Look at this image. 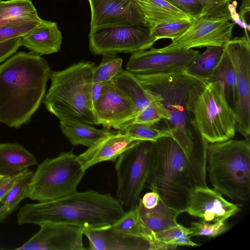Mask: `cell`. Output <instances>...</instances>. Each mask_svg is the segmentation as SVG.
Here are the masks:
<instances>
[{
  "instance_id": "6da1fadb",
  "label": "cell",
  "mask_w": 250,
  "mask_h": 250,
  "mask_svg": "<svg viewBox=\"0 0 250 250\" xmlns=\"http://www.w3.org/2000/svg\"><path fill=\"white\" fill-rule=\"evenodd\" d=\"M51 71L32 52L15 53L0 64V123L20 128L29 122L45 94Z\"/></svg>"
},
{
  "instance_id": "7a4b0ae2",
  "label": "cell",
  "mask_w": 250,
  "mask_h": 250,
  "mask_svg": "<svg viewBox=\"0 0 250 250\" xmlns=\"http://www.w3.org/2000/svg\"><path fill=\"white\" fill-rule=\"evenodd\" d=\"M148 92L159 95L169 119L160 127L168 130L193 167L199 178L207 180L208 143L195 130L188 109L191 89L201 81L183 71L153 75H135Z\"/></svg>"
},
{
  "instance_id": "3957f363",
  "label": "cell",
  "mask_w": 250,
  "mask_h": 250,
  "mask_svg": "<svg viewBox=\"0 0 250 250\" xmlns=\"http://www.w3.org/2000/svg\"><path fill=\"white\" fill-rule=\"evenodd\" d=\"M125 212L122 203L110 194L88 190L54 200L26 204L20 208L17 218L20 225L50 221L96 228L113 225Z\"/></svg>"
},
{
  "instance_id": "277c9868",
  "label": "cell",
  "mask_w": 250,
  "mask_h": 250,
  "mask_svg": "<svg viewBox=\"0 0 250 250\" xmlns=\"http://www.w3.org/2000/svg\"><path fill=\"white\" fill-rule=\"evenodd\" d=\"M155 143V156L147 188L156 192L169 207L185 212L192 190L205 186L172 137H162Z\"/></svg>"
},
{
  "instance_id": "5b68a950",
  "label": "cell",
  "mask_w": 250,
  "mask_h": 250,
  "mask_svg": "<svg viewBox=\"0 0 250 250\" xmlns=\"http://www.w3.org/2000/svg\"><path fill=\"white\" fill-rule=\"evenodd\" d=\"M95 63L81 61L51 71V85L43 99L47 110L61 120L97 125L91 98Z\"/></svg>"
},
{
  "instance_id": "8992f818",
  "label": "cell",
  "mask_w": 250,
  "mask_h": 250,
  "mask_svg": "<svg viewBox=\"0 0 250 250\" xmlns=\"http://www.w3.org/2000/svg\"><path fill=\"white\" fill-rule=\"evenodd\" d=\"M206 171L213 188L237 202L250 197V139L208 143Z\"/></svg>"
},
{
  "instance_id": "52a82bcc",
  "label": "cell",
  "mask_w": 250,
  "mask_h": 250,
  "mask_svg": "<svg viewBox=\"0 0 250 250\" xmlns=\"http://www.w3.org/2000/svg\"><path fill=\"white\" fill-rule=\"evenodd\" d=\"M188 109L194 128L208 143L235 136L236 116L227 100L222 82L195 84L189 92Z\"/></svg>"
},
{
  "instance_id": "ba28073f",
  "label": "cell",
  "mask_w": 250,
  "mask_h": 250,
  "mask_svg": "<svg viewBox=\"0 0 250 250\" xmlns=\"http://www.w3.org/2000/svg\"><path fill=\"white\" fill-rule=\"evenodd\" d=\"M85 171L72 150L46 158L31 177L27 198L38 202L58 199L72 193Z\"/></svg>"
},
{
  "instance_id": "9c48e42d",
  "label": "cell",
  "mask_w": 250,
  "mask_h": 250,
  "mask_svg": "<svg viewBox=\"0 0 250 250\" xmlns=\"http://www.w3.org/2000/svg\"><path fill=\"white\" fill-rule=\"evenodd\" d=\"M156 153L155 142L140 141L122 153L115 161L117 199L129 208L138 205L147 188Z\"/></svg>"
},
{
  "instance_id": "30bf717a",
  "label": "cell",
  "mask_w": 250,
  "mask_h": 250,
  "mask_svg": "<svg viewBox=\"0 0 250 250\" xmlns=\"http://www.w3.org/2000/svg\"><path fill=\"white\" fill-rule=\"evenodd\" d=\"M89 48L95 55L133 53L150 48L156 41L145 24L115 26L91 30Z\"/></svg>"
},
{
  "instance_id": "8fae6325",
  "label": "cell",
  "mask_w": 250,
  "mask_h": 250,
  "mask_svg": "<svg viewBox=\"0 0 250 250\" xmlns=\"http://www.w3.org/2000/svg\"><path fill=\"white\" fill-rule=\"evenodd\" d=\"M223 47L234 67L237 78L238 104L235 112L238 131L245 138L250 134V41L244 35L226 42Z\"/></svg>"
},
{
  "instance_id": "7c38bea8",
  "label": "cell",
  "mask_w": 250,
  "mask_h": 250,
  "mask_svg": "<svg viewBox=\"0 0 250 250\" xmlns=\"http://www.w3.org/2000/svg\"><path fill=\"white\" fill-rule=\"evenodd\" d=\"M235 25L228 19L201 17L192 19L187 30L168 45L157 48L160 52L185 51L195 47L223 46L232 37Z\"/></svg>"
},
{
  "instance_id": "4fadbf2b",
  "label": "cell",
  "mask_w": 250,
  "mask_h": 250,
  "mask_svg": "<svg viewBox=\"0 0 250 250\" xmlns=\"http://www.w3.org/2000/svg\"><path fill=\"white\" fill-rule=\"evenodd\" d=\"M199 54V51L192 49L164 52L151 47L148 50L132 53L125 68L127 71L136 75L182 72L195 60Z\"/></svg>"
},
{
  "instance_id": "5bb4252c",
  "label": "cell",
  "mask_w": 250,
  "mask_h": 250,
  "mask_svg": "<svg viewBox=\"0 0 250 250\" xmlns=\"http://www.w3.org/2000/svg\"><path fill=\"white\" fill-rule=\"evenodd\" d=\"M39 230L17 250H84V228L76 225L46 221Z\"/></svg>"
},
{
  "instance_id": "9a60e30c",
  "label": "cell",
  "mask_w": 250,
  "mask_h": 250,
  "mask_svg": "<svg viewBox=\"0 0 250 250\" xmlns=\"http://www.w3.org/2000/svg\"><path fill=\"white\" fill-rule=\"evenodd\" d=\"M90 31L97 29L145 24L137 0H88Z\"/></svg>"
},
{
  "instance_id": "2e32d148",
  "label": "cell",
  "mask_w": 250,
  "mask_h": 250,
  "mask_svg": "<svg viewBox=\"0 0 250 250\" xmlns=\"http://www.w3.org/2000/svg\"><path fill=\"white\" fill-rule=\"evenodd\" d=\"M94 110L97 125L119 131L131 123L136 115L132 104L112 81L104 83L101 96L94 104Z\"/></svg>"
},
{
  "instance_id": "e0dca14e",
  "label": "cell",
  "mask_w": 250,
  "mask_h": 250,
  "mask_svg": "<svg viewBox=\"0 0 250 250\" xmlns=\"http://www.w3.org/2000/svg\"><path fill=\"white\" fill-rule=\"evenodd\" d=\"M239 210V205L227 201L220 193L207 186L193 188L185 212L200 220L218 222L227 221Z\"/></svg>"
},
{
  "instance_id": "ac0fdd59",
  "label": "cell",
  "mask_w": 250,
  "mask_h": 250,
  "mask_svg": "<svg viewBox=\"0 0 250 250\" xmlns=\"http://www.w3.org/2000/svg\"><path fill=\"white\" fill-rule=\"evenodd\" d=\"M83 235L91 250H153L145 238L127 234L112 225L96 228H84Z\"/></svg>"
},
{
  "instance_id": "d6986e66",
  "label": "cell",
  "mask_w": 250,
  "mask_h": 250,
  "mask_svg": "<svg viewBox=\"0 0 250 250\" xmlns=\"http://www.w3.org/2000/svg\"><path fill=\"white\" fill-rule=\"evenodd\" d=\"M139 141L119 131L114 132L77 156V159L86 170L101 162H115L122 153Z\"/></svg>"
},
{
  "instance_id": "ffe728a7",
  "label": "cell",
  "mask_w": 250,
  "mask_h": 250,
  "mask_svg": "<svg viewBox=\"0 0 250 250\" xmlns=\"http://www.w3.org/2000/svg\"><path fill=\"white\" fill-rule=\"evenodd\" d=\"M138 223L142 236L149 241L154 250H161L153 242L154 235L178 224L177 219L181 213L169 207L161 198L154 208H145L139 200Z\"/></svg>"
},
{
  "instance_id": "44dd1931",
  "label": "cell",
  "mask_w": 250,
  "mask_h": 250,
  "mask_svg": "<svg viewBox=\"0 0 250 250\" xmlns=\"http://www.w3.org/2000/svg\"><path fill=\"white\" fill-rule=\"evenodd\" d=\"M62 35L56 22L41 20L40 23L21 37V46L40 55L61 49Z\"/></svg>"
},
{
  "instance_id": "7402d4cb",
  "label": "cell",
  "mask_w": 250,
  "mask_h": 250,
  "mask_svg": "<svg viewBox=\"0 0 250 250\" xmlns=\"http://www.w3.org/2000/svg\"><path fill=\"white\" fill-rule=\"evenodd\" d=\"M112 81L118 90L132 104L136 114L161 99L159 95L147 91L136 76L127 70L122 69Z\"/></svg>"
},
{
  "instance_id": "603a6c76",
  "label": "cell",
  "mask_w": 250,
  "mask_h": 250,
  "mask_svg": "<svg viewBox=\"0 0 250 250\" xmlns=\"http://www.w3.org/2000/svg\"><path fill=\"white\" fill-rule=\"evenodd\" d=\"M38 165L35 156L15 143L0 144V175L8 177Z\"/></svg>"
},
{
  "instance_id": "cb8c5ba5",
  "label": "cell",
  "mask_w": 250,
  "mask_h": 250,
  "mask_svg": "<svg viewBox=\"0 0 250 250\" xmlns=\"http://www.w3.org/2000/svg\"><path fill=\"white\" fill-rule=\"evenodd\" d=\"M142 10L145 25L156 24L180 21H191L188 14L165 0H137Z\"/></svg>"
},
{
  "instance_id": "d4e9b609",
  "label": "cell",
  "mask_w": 250,
  "mask_h": 250,
  "mask_svg": "<svg viewBox=\"0 0 250 250\" xmlns=\"http://www.w3.org/2000/svg\"><path fill=\"white\" fill-rule=\"evenodd\" d=\"M62 133L74 146L83 145L90 147L112 134L108 130L99 129L92 125L70 120H61Z\"/></svg>"
},
{
  "instance_id": "484cf974",
  "label": "cell",
  "mask_w": 250,
  "mask_h": 250,
  "mask_svg": "<svg viewBox=\"0 0 250 250\" xmlns=\"http://www.w3.org/2000/svg\"><path fill=\"white\" fill-rule=\"evenodd\" d=\"M223 53V46H208L183 72L202 82L208 83L220 62Z\"/></svg>"
},
{
  "instance_id": "4316f807",
  "label": "cell",
  "mask_w": 250,
  "mask_h": 250,
  "mask_svg": "<svg viewBox=\"0 0 250 250\" xmlns=\"http://www.w3.org/2000/svg\"><path fill=\"white\" fill-rule=\"evenodd\" d=\"M218 81L223 84L227 100L235 113L238 99L236 75L232 62L224 49L220 62L208 83Z\"/></svg>"
},
{
  "instance_id": "83f0119b",
  "label": "cell",
  "mask_w": 250,
  "mask_h": 250,
  "mask_svg": "<svg viewBox=\"0 0 250 250\" xmlns=\"http://www.w3.org/2000/svg\"><path fill=\"white\" fill-rule=\"evenodd\" d=\"M191 232L189 228L178 223L162 231L155 233L153 242L161 250H175L179 246L197 247V244L191 240Z\"/></svg>"
},
{
  "instance_id": "f1b7e54d",
  "label": "cell",
  "mask_w": 250,
  "mask_h": 250,
  "mask_svg": "<svg viewBox=\"0 0 250 250\" xmlns=\"http://www.w3.org/2000/svg\"><path fill=\"white\" fill-rule=\"evenodd\" d=\"M39 16L0 21V42L22 37L38 25Z\"/></svg>"
},
{
  "instance_id": "f546056e",
  "label": "cell",
  "mask_w": 250,
  "mask_h": 250,
  "mask_svg": "<svg viewBox=\"0 0 250 250\" xmlns=\"http://www.w3.org/2000/svg\"><path fill=\"white\" fill-rule=\"evenodd\" d=\"M32 175L19 181L0 201L2 207L0 222L13 211L22 200L27 198L28 184Z\"/></svg>"
},
{
  "instance_id": "4dcf8cb0",
  "label": "cell",
  "mask_w": 250,
  "mask_h": 250,
  "mask_svg": "<svg viewBox=\"0 0 250 250\" xmlns=\"http://www.w3.org/2000/svg\"><path fill=\"white\" fill-rule=\"evenodd\" d=\"M38 16L30 0H0V21Z\"/></svg>"
},
{
  "instance_id": "1f68e13d",
  "label": "cell",
  "mask_w": 250,
  "mask_h": 250,
  "mask_svg": "<svg viewBox=\"0 0 250 250\" xmlns=\"http://www.w3.org/2000/svg\"><path fill=\"white\" fill-rule=\"evenodd\" d=\"M123 60L116 54H104L101 63L95 66L92 74V82L105 83L112 80L122 68Z\"/></svg>"
},
{
  "instance_id": "d6a6232c",
  "label": "cell",
  "mask_w": 250,
  "mask_h": 250,
  "mask_svg": "<svg viewBox=\"0 0 250 250\" xmlns=\"http://www.w3.org/2000/svg\"><path fill=\"white\" fill-rule=\"evenodd\" d=\"M119 132L135 140L153 142L162 137H172L170 132L166 129L135 123L129 124Z\"/></svg>"
},
{
  "instance_id": "836d02e7",
  "label": "cell",
  "mask_w": 250,
  "mask_h": 250,
  "mask_svg": "<svg viewBox=\"0 0 250 250\" xmlns=\"http://www.w3.org/2000/svg\"><path fill=\"white\" fill-rule=\"evenodd\" d=\"M169 115L161 100L151 103L139 111L132 123L153 126L160 122H166Z\"/></svg>"
},
{
  "instance_id": "e575fe53",
  "label": "cell",
  "mask_w": 250,
  "mask_h": 250,
  "mask_svg": "<svg viewBox=\"0 0 250 250\" xmlns=\"http://www.w3.org/2000/svg\"><path fill=\"white\" fill-rule=\"evenodd\" d=\"M191 21L184 20L156 24L149 27L150 33L156 41L162 39L173 41L187 30Z\"/></svg>"
},
{
  "instance_id": "d590c367",
  "label": "cell",
  "mask_w": 250,
  "mask_h": 250,
  "mask_svg": "<svg viewBox=\"0 0 250 250\" xmlns=\"http://www.w3.org/2000/svg\"><path fill=\"white\" fill-rule=\"evenodd\" d=\"M191 230V237L204 236L209 238L215 237L227 231L229 226L227 221L208 222L200 220L193 222L189 228Z\"/></svg>"
},
{
  "instance_id": "8d00e7d4",
  "label": "cell",
  "mask_w": 250,
  "mask_h": 250,
  "mask_svg": "<svg viewBox=\"0 0 250 250\" xmlns=\"http://www.w3.org/2000/svg\"><path fill=\"white\" fill-rule=\"evenodd\" d=\"M112 225L116 229L124 233L143 237L139 227L138 205L134 208H129Z\"/></svg>"
},
{
  "instance_id": "74e56055",
  "label": "cell",
  "mask_w": 250,
  "mask_h": 250,
  "mask_svg": "<svg viewBox=\"0 0 250 250\" xmlns=\"http://www.w3.org/2000/svg\"><path fill=\"white\" fill-rule=\"evenodd\" d=\"M204 8L203 17L210 19H228L231 21L228 9L230 2L226 0H198Z\"/></svg>"
},
{
  "instance_id": "f35d334b",
  "label": "cell",
  "mask_w": 250,
  "mask_h": 250,
  "mask_svg": "<svg viewBox=\"0 0 250 250\" xmlns=\"http://www.w3.org/2000/svg\"><path fill=\"white\" fill-rule=\"evenodd\" d=\"M181 9L192 19H195L205 15L204 8L198 0H165Z\"/></svg>"
},
{
  "instance_id": "ab89813d",
  "label": "cell",
  "mask_w": 250,
  "mask_h": 250,
  "mask_svg": "<svg viewBox=\"0 0 250 250\" xmlns=\"http://www.w3.org/2000/svg\"><path fill=\"white\" fill-rule=\"evenodd\" d=\"M21 46V37L0 42V63L15 54Z\"/></svg>"
},
{
  "instance_id": "60d3db41",
  "label": "cell",
  "mask_w": 250,
  "mask_h": 250,
  "mask_svg": "<svg viewBox=\"0 0 250 250\" xmlns=\"http://www.w3.org/2000/svg\"><path fill=\"white\" fill-rule=\"evenodd\" d=\"M160 199V196L156 192L151 190L146 193L142 198L140 197L139 200L145 208L151 209L157 205Z\"/></svg>"
},
{
  "instance_id": "b9f144b4",
  "label": "cell",
  "mask_w": 250,
  "mask_h": 250,
  "mask_svg": "<svg viewBox=\"0 0 250 250\" xmlns=\"http://www.w3.org/2000/svg\"><path fill=\"white\" fill-rule=\"evenodd\" d=\"M237 4L236 1H233L232 3L230 2L229 5L228 9L229 12L231 20L233 21L235 24H239L242 28L245 29L246 33L245 35L248 39H250V28L241 21L239 14L237 13L236 10Z\"/></svg>"
},
{
  "instance_id": "7bdbcfd3",
  "label": "cell",
  "mask_w": 250,
  "mask_h": 250,
  "mask_svg": "<svg viewBox=\"0 0 250 250\" xmlns=\"http://www.w3.org/2000/svg\"><path fill=\"white\" fill-rule=\"evenodd\" d=\"M239 15L241 21L250 28V0H242Z\"/></svg>"
},
{
  "instance_id": "ee69618b",
  "label": "cell",
  "mask_w": 250,
  "mask_h": 250,
  "mask_svg": "<svg viewBox=\"0 0 250 250\" xmlns=\"http://www.w3.org/2000/svg\"><path fill=\"white\" fill-rule=\"evenodd\" d=\"M104 83H93L91 89V98L94 104L100 98L104 86Z\"/></svg>"
},
{
  "instance_id": "f6af8a7d",
  "label": "cell",
  "mask_w": 250,
  "mask_h": 250,
  "mask_svg": "<svg viewBox=\"0 0 250 250\" xmlns=\"http://www.w3.org/2000/svg\"><path fill=\"white\" fill-rule=\"evenodd\" d=\"M227 0V1H229V2H231V0Z\"/></svg>"
}]
</instances>
